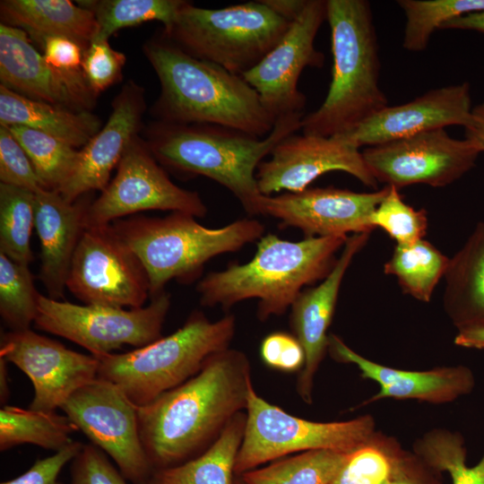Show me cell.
I'll use <instances>...</instances> for the list:
<instances>
[{
  "label": "cell",
  "mask_w": 484,
  "mask_h": 484,
  "mask_svg": "<svg viewBox=\"0 0 484 484\" xmlns=\"http://www.w3.org/2000/svg\"><path fill=\"white\" fill-rule=\"evenodd\" d=\"M252 387L249 359L228 348L212 355L182 385L138 407L141 440L154 471L203 453L246 411Z\"/></svg>",
  "instance_id": "cell-1"
},
{
  "label": "cell",
  "mask_w": 484,
  "mask_h": 484,
  "mask_svg": "<svg viewBox=\"0 0 484 484\" xmlns=\"http://www.w3.org/2000/svg\"><path fill=\"white\" fill-rule=\"evenodd\" d=\"M160 93L154 110L160 122L214 125L264 138L276 118L245 79L185 52L164 33L143 48Z\"/></svg>",
  "instance_id": "cell-2"
},
{
  "label": "cell",
  "mask_w": 484,
  "mask_h": 484,
  "mask_svg": "<svg viewBox=\"0 0 484 484\" xmlns=\"http://www.w3.org/2000/svg\"><path fill=\"white\" fill-rule=\"evenodd\" d=\"M348 236L305 237L298 241L264 235L253 258L211 272L196 285L203 307L229 310L256 298L257 317L264 322L283 315L307 285L323 281L336 264V253Z\"/></svg>",
  "instance_id": "cell-3"
},
{
  "label": "cell",
  "mask_w": 484,
  "mask_h": 484,
  "mask_svg": "<svg viewBox=\"0 0 484 484\" xmlns=\"http://www.w3.org/2000/svg\"><path fill=\"white\" fill-rule=\"evenodd\" d=\"M332 80L327 95L301 122L304 134L351 132L388 106L379 86L380 59L371 5L366 0H326Z\"/></svg>",
  "instance_id": "cell-4"
},
{
  "label": "cell",
  "mask_w": 484,
  "mask_h": 484,
  "mask_svg": "<svg viewBox=\"0 0 484 484\" xmlns=\"http://www.w3.org/2000/svg\"><path fill=\"white\" fill-rule=\"evenodd\" d=\"M304 116L301 112L278 117L264 138L214 125L160 122L147 144L160 165L214 180L231 192L249 215H258L263 194L257 167L280 141L301 129Z\"/></svg>",
  "instance_id": "cell-5"
},
{
  "label": "cell",
  "mask_w": 484,
  "mask_h": 484,
  "mask_svg": "<svg viewBox=\"0 0 484 484\" xmlns=\"http://www.w3.org/2000/svg\"><path fill=\"white\" fill-rule=\"evenodd\" d=\"M194 216L174 212L159 217L135 216L111 223L142 263L149 280L150 298L163 292L171 280H195L212 258L236 252L259 240L264 226L241 219L220 228H208Z\"/></svg>",
  "instance_id": "cell-6"
},
{
  "label": "cell",
  "mask_w": 484,
  "mask_h": 484,
  "mask_svg": "<svg viewBox=\"0 0 484 484\" xmlns=\"http://www.w3.org/2000/svg\"><path fill=\"white\" fill-rule=\"evenodd\" d=\"M235 333L233 315L212 322L196 310L168 336L131 351L97 357L98 378L115 384L141 407L199 373L212 355L229 348Z\"/></svg>",
  "instance_id": "cell-7"
},
{
  "label": "cell",
  "mask_w": 484,
  "mask_h": 484,
  "mask_svg": "<svg viewBox=\"0 0 484 484\" xmlns=\"http://www.w3.org/2000/svg\"><path fill=\"white\" fill-rule=\"evenodd\" d=\"M291 22L265 0L220 9L186 1L171 28L163 33L189 55L242 76L281 41Z\"/></svg>",
  "instance_id": "cell-8"
},
{
  "label": "cell",
  "mask_w": 484,
  "mask_h": 484,
  "mask_svg": "<svg viewBox=\"0 0 484 484\" xmlns=\"http://www.w3.org/2000/svg\"><path fill=\"white\" fill-rule=\"evenodd\" d=\"M244 437L237 455L235 475L294 453L333 450L350 453L370 441L371 417L348 421L315 422L295 417L250 389Z\"/></svg>",
  "instance_id": "cell-9"
},
{
  "label": "cell",
  "mask_w": 484,
  "mask_h": 484,
  "mask_svg": "<svg viewBox=\"0 0 484 484\" xmlns=\"http://www.w3.org/2000/svg\"><path fill=\"white\" fill-rule=\"evenodd\" d=\"M170 307L165 290L136 308L77 305L39 294L35 326L100 357L125 345L141 348L160 337Z\"/></svg>",
  "instance_id": "cell-10"
},
{
  "label": "cell",
  "mask_w": 484,
  "mask_h": 484,
  "mask_svg": "<svg viewBox=\"0 0 484 484\" xmlns=\"http://www.w3.org/2000/svg\"><path fill=\"white\" fill-rule=\"evenodd\" d=\"M133 484H149L154 469L143 448L136 406L115 384L97 378L60 408Z\"/></svg>",
  "instance_id": "cell-11"
},
{
  "label": "cell",
  "mask_w": 484,
  "mask_h": 484,
  "mask_svg": "<svg viewBox=\"0 0 484 484\" xmlns=\"http://www.w3.org/2000/svg\"><path fill=\"white\" fill-rule=\"evenodd\" d=\"M65 286L86 305L136 308L150 298L142 263L111 224L85 228Z\"/></svg>",
  "instance_id": "cell-12"
},
{
  "label": "cell",
  "mask_w": 484,
  "mask_h": 484,
  "mask_svg": "<svg viewBox=\"0 0 484 484\" xmlns=\"http://www.w3.org/2000/svg\"><path fill=\"white\" fill-rule=\"evenodd\" d=\"M149 210L180 212L196 218L207 214L200 194L174 184L148 144L135 136L127 145L115 177L91 203L86 225H108Z\"/></svg>",
  "instance_id": "cell-13"
},
{
  "label": "cell",
  "mask_w": 484,
  "mask_h": 484,
  "mask_svg": "<svg viewBox=\"0 0 484 484\" xmlns=\"http://www.w3.org/2000/svg\"><path fill=\"white\" fill-rule=\"evenodd\" d=\"M361 152L376 182L397 189L450 185L472 169L480 153L472 142L453 138L445 129L368 146Z\"/></svg>",
  "instance_id": "cell-14"
},
{
  "label": "cell",
  "mask_w": 484,
  "mask_h": 484,
  "mask_svg": "<svg viewBox=\"0 0 484 484\" xmlns=\"http://www.w3.org/2000/svg\"><path fill=\"white\" fill-rule=\"evenodd\" d=\"M326 21V0H307L281 41L263 60L242 75L258 93L264 108L276 119L304 112L307 97L298 88L306 67L321 68L324 54L315 47Z\"/></svg>",
  "instance_id": "cell-15"
},
{
  "label": "cell",
  "mask_w": 484,
  "mask_h": 484,
  "mask_svg": "<svg viewBox=\"0 0 484 484\" xmlns=\"http://www.w3.org/2000/svg\"><path fill=\"white\" fill-rule=\"evenodd\" d=\"M0 357L30 380L34 395L29 408L35 411H56L73 393L98 378L96 356L67 349L31 329L2 333Z\"/></svg>",
  "instance_id": "cell-16"
},
{
  "label": "cell",
  "mask_w": 484,
  "mask_h": 484,
  "mask_svg": "<svg viewBox=\"0 0 484 484\" xmlns=\"http://www.w3.org/2000/svg\"><path fill=\"white\" fill-rule=\"evenodd\" d=\"M271 158L256 169L263 195L281 190L299 193L317 177L330 171H343L368 187L377 182L369 172L359 148L339 136L324 137L291 134L272 150Z\"/></svg>",
  "instance_id": "cell-17"
},
{
  "label": "cell",
  "mask_w": 484,
  "mask_h": 484,
  "mask_svg": "<svg viewBox=\"0 0 484 484\" xmlns=\"http://www.w3.org/2000/svg\"><path fill=\"white\" fill-rule=\"evenodd\" d=\"M390 186L370 193L336 187L307 188L299 193L262 195L258 215L277 219L281 228H296L306 237L371 233L369 218Z\"/></svg>",
  "instance_id": "cell-18"
},
{
  "label": "cell",
  "mask_w": 484,
  "mask_h": 484,
  "mask_svg": "<svg viewBox=\"0 0 484 484\" xmlns=\"http://www.w3.org/2000/svg\"><path fill=\"white\" fill-rule=\"evenodd\" d=\"M1 85L31 99L73 111H90L97 94L82 71H64L49 65L31 45L28 34L0 25Z\"/></svg>",
  "instance_id": "cell-19"
},
{
  "label": "cell",
  "mask_w": 484,
  "mask_h": 484,
  "mask_svg": "<svg viewBox=\"0 0 484 484\" xmlns=\"http://www.w3.org/2000/svg\"><path fill=\"white\" fill-rule=\"evenodd\" d=\"M471 110L469 84L448 85L403 104L388 105L351 132L337 136L358 148L368 147L449 125L464 127Z\"/></svg>",
  "instance_id": "cell-20"
},
{
  "label": "cell",
  "mask_w": 484,
  "mask_h": 484,
  "mask_svg": "<svg viewBox=\"0 0 484 484\" xmlns=\"http://www.w3.org/2000/svg\"><path fill=\"white\" fill-rule=\"evenodd\" d=\"M370 233L348 237L341 254L321 282L303 290L290 307V326L305 352V363L297 382V391L305 402H311L315 372L329 345L327 330L336 307L343 277L354 256L364 247Z\"/></svg>",
  "instance_id": "cell-21"
},
{
  "label": "cell",
  "mask_w": 484,
  "mask_h": 484,
  "mask_svg": "<svg viewBox=\"0 0 484 484\" xmlns=\"http://www.w3.org/2000/svg\"><path fill=\"white\" fill-rule=\"evenodd\" d=\"M144 109L143 90L134 82L125 85L113 102L108 122L80 150L72 175L56 191L65 200L72 203L90 192L106 188L112 169L135 137Z\"/></svg>",
  "instance_id": "cell-22"
},
{
  "label": "cell",
  "mask_w": 484,
  "mask_h": 484,
  "mask_svg": "<svg viewBox=\"0 0 484 484\" xmlns=\"http://www.w3.org/2000/svg\"><path fill=\"white\" fill-rule=\"evenodd\" d=\"M91 201L67 202L54 190L35 193V229L40 245L39 278L48 297L61 300L73 254L87 227Z\"/></svg>",
  "instance_id": "cell-23"
},
{
  "label": "cell",
  "mask_w": 484,
  "mask_h": 484,
  "mask_svg": "<svg viewBox=\"0 0 484 484\" xmlns=\"http://www.w3.org/2000/svg\"><path fill=\"white\" fill-rule=\"evenodd\" d=\"M328 348L335 359L357 365L363 377L379 384L380 391L373 397V401L393 397L434 402H449L468 393L473 385L472 375L465 367L414 372L384 367L356 353L333 334L329 337Z\"/></svg>",
  "instance_id": "cell-24"
},
{
  "label": "cell",
  "mask_w": 484,
  "mask_h": 484,
  "mask_svg": "<svg viewBox=\"0 0 484 484\" xmlns=\"http://www.w3.org/2000/svg\"><path fill=\"white\" fill-rule=\"evenodd\" d=\"M4 24L18 28L42 46L50 37H65L85 50L98 32L94 13L68 0H4Z\"/></svg>",
  "instance_id": "cell-25"
},
{
  "label": "cell",
  "mask_w": 484,
  "mask_h": 484,
  "mask_svg": "<svg viewBox=\"0 0 484 484\" xmlns=\"http://www.w3.org/2000/svg\"><path fill=\"white\" fill-rule=\"evenodd\" d=\"M0 125L27 126L74 148L84 147L100 130V120L91 111H73L31 99L1 84Z\"/></svg>",
  "instance_id": "cell-26"
},
{
  "label": "cell",
  "mask_w": 484,
  "mask_h": 484,
  "mask_svg": "<svg viewBox=\"0 0 484 484\" xmlns=\"http://www.w3.org/2000/svg\"><path fill=\"white\" fill-rule=\"evenodd\" d=\"M444 301L460 330L484 327V222L450 258Z\"/></svg>",
  "instance_id": "cell-27"
},
{
  "label": "cell",
  "mask_w": 484,
  "mask_h": 484,
  "mask_svg": "<svg viewBox=\"0 0 484 484\" xmlns=\"http://www.w3.org/2000/svg\"><path fill=\"white\" fill-rule=\"evenodd\" d=\"M246 422V411L237 413L203 453L182 464L155 471L149 484H233Z\"/></svg>",
  "instance_id": "cell-28"
},
{
  "label": "cell",
  "mask_w": 484,
  "mask_h": 484,
  "mask_svg": "<svg viewBox=\"0 0 484 484\" xmlns=\"http://www.w3.org/2000/svg\"><path fill=\"white\" fill-rule=\"evenodd\" d=\"M78 428L65 414L4 405L0 410V451L30 444L60 450L71 441Z\"/></svg>",
  "instance_id": "cell-29"
},
{
  "label": "cell",
  "mask_w": 484,
  "mask_h": 484,
  "mask_svg": "<svg viewBox=\"0 0 484 484\" xmlns=\"http://www.w3.org/2000/svg\"><path fill=\"white\" fill-rule=\"evenodd\" d=\"M449 261L431 243L420 239L411 245H396L384 265V272L394 275L404 292L428 302L436 286L445 277Z\"/></svg>",
  "instance_id": "cell-30"
},
{
  "label": "cell",
  "mask_w": 484,
  "mask_h": 484,
  "mask_svg": "<svg viewBox=\"0 0 484 484\" xmlns=\"http://www.w3.org/2000/svg\"><path fill=\"white\" fill-rule=\"evenodd\" d=\"M349 454L326 449L307 451L275 460L240 477L246 484H329Z\"/></svg>",
  "instance_id": "cell-31"
},
{
  "label": "cell",
  "mask_w": 484,
  "mask_h": 484,
  "mask_svg": "<svg viewBox=\"0 0 484 484\" xmlns=\"http://www.w3.org/2000/svg\"><path fill=\"white\" fill-rule=\"evenodd\" d=\"M184 0H101L79 2L91 10L98 23L94 39L108 40L117 30L149 21H158L168 31L185 4Z\"/></svg>",
  "instance_id": "cell-32"
},
{
  "label": "cell",
  "mask_w": 484,
  "mask_h": 484,
  "mask_svg": "<svg viewBox=\"0 0 484 484\" xmlns=\"http://www.w3.org/2000/svg\"><path fill=\"white\" fill-rule=\"evenodd\" d=\"M35 228V193L0 183V253L29 265L33 260L30 236Z\"/></svg>",
  "instance_id": "cell-33"
},
{
  "label": "cell",
  "mask_w": 484,
  "mask_h": 484,
  "mask_svg": "<svg viewBox=\"0 0 484 484\" xmlns=\"http://www.w3.org/2000/svg\"><path fill=\"white\" fill-rule=\"evenodd\" d=\"M6 126L30 160L42 186L48 190L58 191L72 175L80 150L27 126Z\"/></svg>",
  "instance_id": "cell-34"
},
{
  "label": "cell",
  "mask_w": 484,
  "mask_h": 484,
  "mask_svg": "<svg viewBox=\"0 0 484 484\" xmlns=\"http://www.w3.org/2000/svg\"><path fill=\"white\" fill-rule=\"evenodd\" d=\"M406 22L402 47L420 52L428 48L432 34L448 21L484 11V0H399Z\"/></svg>",
  "instance_id": "cell-35"
},
{
  "label": "cell",
  "mask_w": 484,
  "mask_h": 484,
  "mask_svg": "<svg viewBox=\"0 0 484 484\" xmlns=\"http://www.w3.org/2000/svg\"><path fill=\"white\" fill-rule=\"evenodd\" d=\"M39 294L29 265L0 253V315L10 331L30 329L37 316Z\"/></svg>",
  "instance_id": "cell-36"
},
{
  "label": "cell",
  "mask_w": 484,
  "mask_h": 484,
  "mask_svg": "<svg viewBox=\"0 0 484 484\" xmlns=\"http://www.w3.org/2000/svg\"><path fill=\"white\" fill-rule=\"evenodd\" d=\"M399 189L390 186L386 195L369 218L373 227L383 229L399 246L411 245L426 234L427 212L406 203Z\"/></svg>",
  "instance_id": "cell-37"
},
{
  "label": "cell",
  "mask_w": 484,
  "mask_h": 484,
  "mask_svg": "<svg viewBox=\"0 0 484 484\" xmlns=\"http://www.w3.org/2000/svg\"><path fill=\"white\" fill-rule=\"evenodd\" d=\"M403 466L386 449L368 441L350 453L329 484H386Z\"/></svg>",
  "instance_id": "cell-38"
},
{
  "label": "cell",
  "mask_w": 484,
  "mask_h": 484,
  "mask_svg": "<svg viewBox=\"0 0 484 484\" xmlns=\"http://www.w3.org/2000/svg\"><path fill=\"white\" fill-rule=\"evenodd\" d=\"M420 450L431 467L450 474L453 484H484V455L475 466L468 467L465 450L458 436L432 435L423 441Z\"/></svg>",
  "instance_id": "cell-39"
},
{
  "label": "cell",
  "mask_w": 484,
  "mask_h": 484,
  "mask_svg": "<svg viewBox=\"0 0 484 484\" xmlns=\"http://www.w3.org/2000/svg\"><path fill=\"white\" fill-rule=\"evenodd\" d=\"M0 180L33 193L44 188L25 151L4 125H0Z\"/></svg>",
  "instance_id": "cell-40"
},
{
  "label": "cell",
  "mask_w": 484,
  "mask_h": 484,
  "mask_svg": "<svg viewBox=\"0 0 484 484\" xmlns=\"http://www.w3.org/2000/svg\"><path fill=\"white\" fill-rule=\"evenodd\" d=\"M126 57L107 39H93L83 52L82 70L91 89L98 95L121 77Z\"/></svg>",
  "instance_id": "cell-41"
},
{
  "label": "cell",
  "mask_w": 484,
  "mask_h": 484,
  "mask_svg": "<svg viewBox=\"0 0 484 484\" xmlns=\"http://www.w3.org/2000/svg\"><path fill=\"white\" fill-rule=\"evenodd\" d=\"M107 454L92 444H84L71 463L70 484H126Z\"/></svg>",
  "instance_id": "cell-42"
},
{
  "label": "cell",
  "mask_w": 484,
  "mask_h": 484,
  "mask_svg": "<svg viewBox=\"0 0 484 484\" xmlns=\"http://www.w3.org/2000/svg\"><path fill=\"white\" fill-rule=\"evenodd\" d=\"M263 362L276 370L296 372L304 367L305 352L293 333L274 332L264 338L260 347Z\"/></svg>",
  "instance_id": "cell-43"
},
{
  "label": "cell",
  "mask_w": 484,
  "mask_h": 484,
  "mask_svg": "<svg viewBox=\"0 0 484 484\" xmlns=\"http://www.w3.org/2000/svg\"><path fill=\"white\" fill-rule=\"evenodd\" d=\"M83 445L79 441H71L54 454L37 460L20 476L0 484H63L58 481L62 469L76 457Z\"/></svg>",
  "instance_id": "cell-44"
},
{
  "label": "cell",
  "mask_w": 484,
  "mask_h": 484,
  "mask_svg": "<svg viewBox=\"0 0 484 484\" xmlns=\"http://www.w3.org/2000/svg\"><path fill=\"white\" fill-rule=\"evenodd\" d=\"M43 56L52 66L64 71H82L83 48L65 37H50L42 44Z\"/></svg>",
  "instance_id": "cell-45"
},
{
  "label": "cell",
  "mask_w": 484,
  "mask_h": 484,
  "mask_svg": "<svg viewBox=\"0 0 484 484\" xmlns=\"http://www.w3.org/2000/svg\"><path fill=\"white\" fill-rule=\"evenodd\" d=\"M464 135L484 152V102L472 108L470 121L464 126Z\"/></svg>",
  "instance_id": "cell-46"
},
{
  "label": "cell",
  "mask_w": 484,
  "mask_h": 484,
  "mask_svg": "<svg viewBox=\"0 0 484 484\" xmlns=\"http://www.w3.org/2000/svg\"><path fill=\"white\" fill-rule=\"evenodd\" d=\"M440 30H470L484 33V11L454 18L445 22Z\"/></svg>",
  "instance_id": "cell-47"
},
{
  "label": "cell",
  "mask_w": 484,
  "mask_h": 484,
  "mask_svg": "<svg viewBox=\"0 0 484 484\" xmlns=\"http://www.w3.org/2000/svg\"><path fill=\"white\" fill-rule=\"evenodd\" d=\"M266 4L278 14L292 22L303 10L307 0H265Z\"/></svg>",
  "instance_id": "cell-48"
},
{
  "label": "cell",
  "mask_w": 484,
  "mask_h": 484,
  "mask_svg": "<svg viewBox=\"0 0 484 484\" xmlns=\"http://www.w3.org/2000/svg\"><path fill=\"white\" fill-rule=\"evenodd\" d=\"M454 342L462 347L484 349V327L460 330Z\"/></svg>",
  "instance_id": "cell-49"
},
{
  "label": "cell",
  "mask_w": 484,
  "mask_h": 484,
  "mask_svg": "<svg viewBox=\"0 0 484 484\" xmlns=\"http://www.w3.org/2000/svg\"><path fill=\"white\" fill-rule=\"evenodd\" d=\"M7 361L0 357V402L6 405L10 396L8 385Z\"/></svg>",
  "instance_id": "cell-50"
},
{
  "label": "cell",
  "mask_w": 484,
  "mask_h": 484,
  "mask_svg": "<svg viewBox=\"0 0 484 484\" xmlns=\"http://www.w3.org/2000/svg\"><path fill=\"white\" fill-rule=\"evenodd\" d=\"M386 484H424L417 477L411 474L405 466Z\"/></svg>",
  "instance_id": "cell-51"
},
{
  "label": "cell",
  "mask_w": 484,
  "mask_h": 484,
  "mask_svg": "<svg viewBox=\"0 0 484 484\" xmlns=\"http://www.w3.org/2000/svg\"><path fill=\"white\" fill-rule=\"evenodd\" d=\"M233 484H246L240 476H235Z\"/></svg>",
  "instance_id": "cell-52"
}]
</instances>
